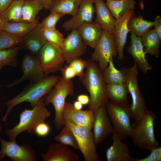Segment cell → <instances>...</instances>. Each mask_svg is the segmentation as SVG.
Wrapping results in <instances>:
<instances>
[{"label": "cell", "mask_w": 161, "mask_h": 161, "mask_svg": "<svg viewBox=\"0 0 161 161\" xmlns=\"http://www.w3.org/2000/svg\"><path fill=\"white\" fill-rule=\"evenodd\" d=\"M150 154L143 159H135L133 157L132 161H161V147L156 148L152 150Z\"/></svg>", "instance_id": "39"}, {"label": "cell", "mask_w": 161, "mask_h": 161, "mask_svg": "<svg viewBox=\"0 0 161 161\" xmlns=\"http://www.w3.org/2000/svg\"><path fill=\"white\" fill-rule=\"evenodd\" d=\"M106 3L117 19L126 13L134 10L136 2L134 0H106Z\"/></svg>", "instance_id": "27"}, {"label": "cell", "mask_w": 161, "mask_h": 161, "mask_svg": "<svg viewBox=\"0 0 161 161\" xmlns=\"http://www.w3.org/2000/svg\"><path fill=\"white\" fill-rule=\"evenodd\" d=\"M36 56L47 75L61 70L65 61L61 48L47 41Z\"/></svg>", "instance_id": "10"}, {"label": "cell", "mask_w": 161, "mask_h": 161, "mask_svg": "<svg viewBox=\"0 0 161 161\" xmlns=\"http://www.w3.org/2000/svg\"><path fill=\"white\" fill-rule=\"evenodd\" d=\"M134 15H132L129 20L127 26L130 32L136 36L141 37L151 28L154 26V22L144 20L143 15L136 17Z\"/></svg>", "instance_id": "30"}, {"label": "cell", "mask_w": 161, "mask_h": 161, "mask_svg": "<svg viewBox=\"0 0 161 161\" xmlns=\"http://www.w3.org/2000/svg\"><path fill=\"white\" fill-rule=\"evenodd\" d=\"M94 0H81L76 14L65 22L63 26L65 30L70 31L77 29L83 24L92 21L95 9Z\"/></svg>", "instance_id": "16"}, {"label": "cell", "mask_w": 161, "mask_h": 161, "mask_svg": "<svg viewBox=\"0 0 161 161\" xmlns=\"http://www.w3.org/2000/svg\"><path fill=\"white\" fill-rule=\"evenodd\" d=\"M51 131L49 126L45 122L41 123L36 127L35 133L41 137H44L47 135Z\"/></svg>", "instance_id": "40"}, {"label": "cell", "mask_w": 161, "mask_h": 161, "mask_svg": "<svg viewBox=\"0 0 161 161\" xmlns=\"http://www.w3.org/2000/svg\"><path fill=\"white\" fill-rule=\"evenodd\" d=\"M77 99L83 105H86L89 102L90 99L88 96L86 95H80L78 96Z\"/></svg>", "instance_id": "44"}, {"label": "cell", "mask_w": 161, "mask_h": 161, "mask_svg": "<svg viewBox=\"0 0 161 161\" xmlns=\"http://www.w3.org/2000/svg\"><path fill=\"white\" fill-rule=\"evenodd\" d=\"M96 16L95 21L102 29L113 34L114 30L115 19L104 0H94Z\"/></svg>", "instance_id": "22"}, {"label": "cell", "mask_w": 161, "mask_h": 161, "mask_svg": "<svg viewBox=\"0 0 161 161\" xmlns=\"http://www.w3.org/2000/svg\"><path fill=\"white\" fill-rule=\"evenodd\" d=\"M111 123L113 131L123 140L130 137L131 118L130 108L128 104H121L112 101L105 105Z\"/></svg>", "instance_id": "7"}, {"label": "cell", "mask_w": 161, "mask_h": 161, "mask_svg": "<svg viewBox=\"0 0 161 161\" xmlns=\"http://www.w3.org/2000/svg\"><path fill=\"white\" fill-rule=\"evenodd\" d=\"M87 46L77 29L72 30L65 38L61 48L65 61L69 64L74 60L80 58L86 53Z\"/></svg>", "instance_id": "13"}, {"label": "cell", "mask_w": 161, "mask_h": 161, "mask_svg": "<svg viewBox=\"0 0 161 161\" xmlns=\"http://www.w3.org/2000/svg\"><path fill=\"white\" fill-rule=\"evenodd\" d=\"M94 49L91 59L98 62L99 67L103 72L113 57L118 54L113 35L103 29L101 37Z\"/></svg>", "instance_id": "8"}, {"label": "cell", "mask_w": 161, "mask_h": 161, "mask_svg": "<svg viewBox=\"0 0 161 161\" xmlns=\"http://www.w3.org/2000/svg\"><path fill=\"white\" fill-rule=\"evenodd\" d=\"M104 80L106 84L124 83L125 77L122 69L119 70L115 67L113 59L109 62L107 67L103 72Z\"/></svg>", "instance_id": "32"}, {"label": "cell", "mask_w": 161, "mask_h": 161, "mask_svg": "<svg viewBox=\"0 0 161 161\" xmlns=\"http://www.w3.org/2000/svg\"><path fill=\"white\" fill-rule=\"evenodd\" d=\"M108 97L111 101L121 104H128V92L125 83L106 84Z\"/></svg>", "instance_id": "28"}, {"label": "cell", "mask_w": 161, "mask_h": 161, "mask_svg": "<svg viewBox=\"0 0 161 161\" xmlns=\"http://www.w3.org/2000/svg\"><path fill=\"white\" fill-rule=\"evenodd\" d=\"M121 69L125 75L124 83L132 98V104L130 108L131 118L138 121L142 118L147 110L144 97L138 84V66L135 62L131 67H124Z\"/></svg>", "instance_id": "6"}, {"label": "cell", "mask_w": 161, "mask_h": 161, "mask_svg": "<svg viewBox=\"0 0 161 161\" xmlns=\"http://www.w3.org/2000/svg\"><path fill=\"white\" fill-rule=\"evenodd\" d=\"M20 49L19 45L13 48L0 50V70L7 65L17 66L18 54Z\"/></svg>", "instance_id": "33"}, {"label": "cell", "mask_w": 161, "mask_h": 161, "mask_svg": "<svg viewBox=\"0 0 161 161\" xmlns=\"http://www.w3.org/2000/svg\"><path fill=\"white\" fill-rule=\"evenodd\" d=\"M43 8L39 0L24 1L22 7V21L32 22L36 20V17Z\"/></svg>", "instance_id": "31"}, {"label": "cell", "mask_w": 161, "mask_h": 161, "mask_svg": "<svg viewBox=\"0 0 161 161\" xmlns=\"http://www.w3.org/2000/svg\"><path fill=\"white\" fill-rule=\"evenodd\" d=\"M21 40V38L4 31H0V50L16 47L20 44Z\"/></svg>", "instance_id": "35"}, {"label": "cell", "mask_w": 161, "mask_h": 161, "mask_svg": "<svg viewBox=\"0 0 161 161\" xmlns=\"http://www.w3.org/2000/svg\"><path fill=\"white\" fill-rule=\"evenodd\" d=\"M64 121H68L92 130L94 120V112L91 110L76 109L71 103L66 101L63 114Z\"/></svg>", "instance_id": "14"}, {"label": "cell", "mask_w": 161, "mask_h": 161, "mask_svg": "<svg viewBox=\"0 0 161 161\" xmlns=\"http://www.w3.org/2000/svg\"><path fill=\"white\" fill-rule=\"evenodd\" d=\"M60 77L47 75L41 80L32 82L27 86L18 95L5 103L7 107V111L1 120L7 126V118L12 109L16 106L24 102H29L32 108L38 103L41 98L49 94L55 86Z\"/></svg>", "instance_id": "2"}, {"label": "cell", "mask_w": 161, "mask_h": 161, "mask_svg": "<svg viewBox=\"0 0 161 161\" xmlns=\"http://www.w3.org/2000/svg\"><path fill=\"white\" fill-rule=\"evenodd\" d=\"M134 10L129 11L119 18L116 19L113 36L116 44L117 52V59L123 61L125 58L123 50L126 42L127 35L130 32L127 24L131 16L134 14Z\"/></svg>", "instance_id": "17"}, {"label": "cell", "mask_w": 161, "mask_h": 161, "mask_svg": "<svg viewBox=\"0 0 161 161\" xmlns=\"http://www.w3.org/2000/svg\"><path fill=\"white\" fill-rule=\"evenodd\" d=\"M57 142L61 144L71 146L76 149H79L76 139L70 129L64 124L61 132L55 137Z\"/></svg>", "instance_id": "34"}, {"label": "cell", "mask_w": 161, "mask_h": 161, "mask_svg": "<svg viewBox=\"0 0 161 161\" xmlns=\"http://www.w3.org/2000/svg\"><path fill=\"white\" fill-rule=\"evenodd\" d=\"M24 0H13L0 15L4 23L22 21V7Z\"/></svg>", "instance_id": "29"}, {"label": "cell", "mask_w": 161, "mask_h": 161, "mask_svg": "<svg viewBox=\"0 0 161 161\" xmlns=\"http://www.w3.org/2000/svg\"><path fill=\"white\" fill-rule=\"evenodd\" d=\"M77 29L83 41L95 48L101 35L103 29L101 25L92 21L83 24Z\"/></svg>", "instance_id": "23"}, {"label": "cell", "mask_w": 161, "mask_h": 161, "mask_svg": "<svg viewBox=\"0 0 161 161\" xmlns=\"http://www.w3.org/2000/svg\"><path fill=\"white\" fill-rule=\"evenodd\" d=\"M1 148L0 153L13 161H36L37 156L34 149L27 144L18 145L16 140L7 141L0 136Z\"/></svg>", "instance_id": "11"}, {"label": "cell", "mask_w": 161, "mask_h": 161, "mask_svg": "<svg viewBox=\"0 0 161 161\" xmlns=\"http://www.w3.org/2000/svg\"><path fill=\"white\" fill-rule=\"evenodd\" d=\"M141 40L145 54H149L158 58L160 52V39L154 29H150L141 37Z\"/></svg>", "instance_id": "24"}, {"label": "cell", "mask_w": 161, "mask_h": 161, "mask_svg": "<svg viewBox=\"0 0 161 161\" xmlns=\"http://www.w3.org/2000/svg\"><path fill=\"white\" fill-rule=\"evenodd\" d=\"M42 3L43 7L46 10L49 9L51 6L52 0H39Z\"/></svg>", "instance_id": "45"}, {"label": "cell", "mask_w": 161, "mask_h": 161, "mask_svg": "<svg viewBox=\"0 0 161 161\" xmlns=\"http://www.w3.org/2000/svg\"><path fill=\"white\" fill-rule=\"evenodd\" d=\"M82 104L79 101H75L74 104V107L78 110H81L82 107Z\"/></svg>", "instance_id": "46"}, {"label": "cell", "mask_w": 161, "mask_h": 161, "mask_svg": "<svg viewBox=\"0 0 161 161\" xmlns=\"http://www.w3.org/2000/svg\"><path fill=\"white\" fill-rule=\"evenodd\" d=\"M61 70L62 72V77L65 80L72 79L76 76L74 70L69 64L63 67Z\"/></svg>", "instance_id": "41"}, {"label": "cell", "mask_w": 161, "mask_h": 161, "mask_svg": "<svg viewBox=\"0 0 161 161\" xmlns=\"http://www.w3.org/2000/svg\"><path fill=\"white\" fill-rule=\"evenodd\" d=\"M64 15L54 11H51L48 16L44 18L41 23L44 28H55L58 21Z\"/></svg>", "instance_id": "37"}, {"label": "cell", "mask_w": 161, "mask_h": 161, "mask_svg": "<svg viewBox=\"0 0 161 161\" xmlns=\"http://www.w3.org/2000/svg\"><path fill=\"white\" fill-rule=\"evenodd\" d=\"M74 85L72 80H66L61 76L50 93L44 96L46 105L52 103L55 109L54 124L57 130L61 129L64 126L63 114L66 99L68 95L73 96Z\"/></svg>", "instance_id": "5"}, {"label": "cell", "mask_w": 161, "mask_h": 161, "mask_svg": "<svg viewBox=\"0 0 161 161\" xmlns=\"http://www.w3.org/2000/svg\"><path fill=\"white\" fill-rule=\"evenodd\" d=\"M113 144L106 151L108 161H132L130 151L127 145L118 136L113 133Z\"/></svg>", "instance_id": "21"}, {"label": "cell", "mask_w": 161, "mask_h": 161, "mask_svg": "<svg viewBox=\"0 0 161 161\" xmlns=\"http://www.w3.org/2000/svg\"><path fill=\"white\" fill-rule=\"evenodd\" d=\"M154 29L156 31L159 38L161 39V18L159 16H157L154 21Z\"/></svg>", "instance_id": "42"}, {"label": "cell", "mask_w": 161, "mask_h": 161, "mask_svg": "<svg viewBox=\"0 0 161 161\" xmlns=\"http://www.w3.org/2000/svg\"><path fill=\"white\" fill-rule=\"evenodd\" d=\"M43 33L47 41L57 45L61 48L63 45L65 38L63 35L55 28H43Z\"/></svg>", "instance_id": "36"}, {"label": "cell", "mask_w": 161, "mask_h": 161, "mask_svg": "<svg viewBox=\"0 0 161 161\" xmlns=\"http://www.w3.org/2000/svg\"><path fill=\"white\" fill-rule=\"evenodd\" d=\"M4 22L0 16V31L1 30L2 27Z\"/></svg>", "instance_id": "47"}, {"label": "cell", "mask_w": 161, "mask_h": 161, "mask_svg": "<svg viewBox=\"0 0 161 161\" xmlns=\"http://www.w3.org/2000/svg\"><path fill=\"white\" fill-rule=\"evenodd\" d=\"M2 129V125L0 123V134L1 132Z\"/></svg>", "instance_id": "49"}, {"label": "cell", "mask_w": 161, "mask_h": 161, "mask_svg": "<svg viewBox=\"0 0 161 161\" xmlns=\"http://www.w3.org/2000/svg\"><path fill=\"white\" fill-rule=\"evenodd\" d=\"M127 52L133 57L139 69L144 73L152 69L146 58L141 37L131 32V43L127 46Z\"/></svg>", "instance_id": "20"}, {"label": "cell", "mask_w": 161, "mask_h": 161, "mask_svg": "<svg viewBox=\"0 0 161 161\" xmlns=\"http://www.w3.org/2000/svg\"><path fill=\"white\" fill-rule=\"evenodd\" d=\"M44 161H78L79 157L67 145L61 143L50 145L45 153H42Z\"/></svg>", "instance_id": "19"}, {"label": "cell", "mask_w": 161, "mask_h": 161, "mask_svg": "<svg viewBox=\"0 0 161 161\" xmlns=\"http://www.w3.org/2000/svg\"><path fill=\"white\" fill-rule=\"evenodd\" d=\"M86 61V71L79 78L89 93V109L94 112L108 102L106 84L103 78V72L96 62L91 58Z\"/></svg>", "instance_id": "1"}, {"label": "cell", "mask_w": 161, "mask_h": 161, "mask_svg": "<svg viewBox=\"0 0 161 161\" xmlns=\"http://www.w3.org/2000/svg\"><path fill=\"white\" fill-rule=\"evenodd\" d=\"M13 0H0V15L10 5Z\"/></svg>", "instance_id": "43"}, {"label": "cell", "mask_w": 161, "mask_h": 161, "mask_svg": "<svg viewBox=\"0 0 161 161\" xmlns=\"http://www.w3.org/2000/svg\"><path fill=\"white\" fill-rule=\"evenodd\" d=\"M64 125L72 130L85 161H100L96 150L93 131L71 122L64 121Z\"/></svg>", "instance_id": "9"}, {"label": "cell", "mask_w": 161, "mask_h": 161, "mask_svg": "<svg viewBox=\"0 0 161 161\" xmlns=\"http://www.w3.org/2000/svg\"><path fill=\"white\" fill-rule=\"evenodd\" d=\"M81 0H52L50 12L65 15L75 16L77 13Z\"/></svg>", "instance_id": "26"}, {"label": "cell", "mask_w": 161, "mask_h": 161, "mask_svg": "<svg viewBox=\"0 0 161 161\" xmlns=\"http://www.w3.org/2000/svg\"><path fill=\"white\" fill-rule=\"evenodd\" d=\"M94 114L93 132L97 145L102 142L109 134H112L113 128L108 115L105 105L100 106Z\"/></svg>", "instance_id": "15"}, {"label": "cell", "mask_w": 161, "mask_h": 161, "mask_svg": "<svg viewBox=\"0 0 161 161\" xmlns=\"http://www.w3.org/2000/svg\"><path fill=\"white\" fill-rule=\"evenodd\" d=\"M69 64L73 69L76 76L79 77L82 75L84 72V69L86 66L87 61L79 58L74 60Z\"/></svg>", "instance_id": "38"}, {"label": "cell", "mask_w": 161, "mask_h": 161, "mask_svg": "<svg viewBox=\"0 0 161 161\" xmlns=\"http://www.w3.org/2000/svg\"><path fill=\"white\" fill-rule=\"evenodd\" d=\"M157 117L152 111H145L142 118L131 125L130 137L139 148L151 151L160 146L154 134V122Z\"/></svg>", "instance_id": "3"}, {"label": "cell", "mask_w": 161, "mask_h": 161, "mask_svg": "<svg viewBox=\"0 0 161 161\" xmlns=\"http://www.w3.org/2000/svg\"><path fill=\"white\" fill-rule=\"evenodd\" d=\"M43 27L40 23L27 34L21 38V49H24L29 53L36 55L47 42L43 33Z\"/></svg>", "instance_id": "18"}, {"label": "cell", "mask_w": 161, "mask_h": 161, "mask_svg": "<svg viewBox=\"0 0 161 161\" xmlns=\"http://www.w3.org/2000/svg\"><path fill=\"white\" fill-rule=\"evenodd\" d=\"M4 156L0 153V161H1L2 159L4 157Z\"/></svg>", "instance_id": "48"}, {"label": "cell", "mask_w": 161, "mask_h": 161, "mask_svg": "<svg viewBox=\"0 0 161 161\" xmlns=\"http://www.w3.org/2000/svg\"><path fill=\"white\" fill-rule=\"evenodd\" d=\"M21 70L23 73L21 77L6 86L11 87L26 80L35 82L47 75L44 73L37 56L29 53L26 54L22 59Z\"/></svg>", "instance_id": "12"}, {"label": "cell", "mask_w": 161, "mask_h": 161, "mask_svg": "<svg viewBox=\"0 0 161 161\" xmlns=\"http://www.w3.org/2000/svg\"><path fill=\"white\" fill-rule=\"evenodd\" d=\"M44 97H42L32 109H25L20 114V120L17 125L12 129L5 130L10 141H15L17 136L24 131H27L32 134L35 133L37 126L45 122L50 116L51 113L46 108Z\"/></svg>", "instance_id": "4"}, {"label": "cell", "mask_w": 161, "mask_h": 161, "mask_svg": "<svg viewBox=\"0 0 161 161\" xmlns=\"http://www.w3.org/2000/svg\"><path fill=\"white\" fill-rule=\"evenodd\" d=\"M39 23V22L37 20L32 22L22 21L4 23L1 30L21 38L27 34Z\"/></svg>", "instance_id": "25"}]
</instances>
